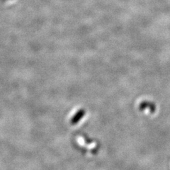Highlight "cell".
I'll return each instance as SVG.
<instances>
[]
</instances>
